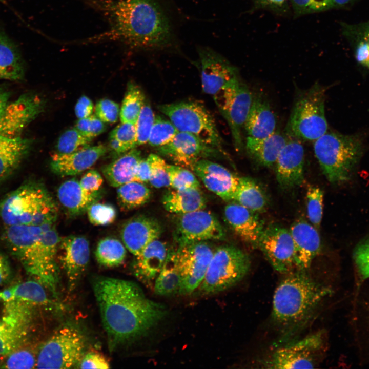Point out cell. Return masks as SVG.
<instances>
[{
    "label": "cell",
    "instance_id": "obj_13",
    "mask_svg": "<svg viewBox=\"0 0 369 369\" xmlns=\"http://www.w3.org/2000/svg\"><path fill=\"white\" fill-rule=\"evenodd\" d=\"M176 257L181 276L179 293L189 294L203 280L214 251L205 241L179 245Z\"/></svg>",
    "mask_w": 369,
    "mask_h": 369
},
{
    "label": "cell",
    "instance_id": "obj_14",
    "mask_svg": "<svg viewBox=\"0 0 369 369\" xmlns=\"http://www.w3.org/2000/svg\"><path fill=\"white\" fill-rule=\"evenodd\" d=\"M4 302L0 318V355H7L23 344L32 319L31 304L16 298Z\"/></svg>",
    "mask_w": 369,
    "mask_h": 369
},
{
    "label": "cell",
    "instance_id": "obj_33",
    "mask_svg": "<svg viewBox=\"0 0 369 369\" xmlns=\"http://www.w3.org/2000/svg\"><path fill=\"white\" fill-rule=\"evenodd\" d=\"M142 158L141 152L133 149L104 167V176L108 183L115 188L133 181L137 167Z\"/></svg>",
    "mask_w": 369,
    "mask_h": 369
},
{
    "label": "cell",
    "instance_id": "obj_52",
    "mask_svg": "<svg viewBox=\"0 0 369 369\" xmlns=\"http://www.w3.org/2000/svg\"><path fill=\"white\" fill-rule=\"evenodd\" d=\"M355 259L362 277L369 278V238L357 247Z\"/></svg>",
    "mask_w": 369,
    "mask_h": 369
},
{
    "label": "cell",
    "instance_id": "obj_3",
    "mask_svg": "<svg viewBox=\"0 0 369 369\" xmlns=\"http://www.w3.org/2000/svg\"><path fill=\"white\" fill-rule=\"evenodd\" d=\"M330 292L313 279L308 270H296L286 274L275 291L271 314L284 337L303 327Z\"/></svg>",
    "mask_w": 369,
    "mask_h": 369
},
{
    "label": "cell",
    "instance_id": "obj_53",
    "mask_svg": "<svg viewBox=\"0 0 369 369\" xmlns=\"http://www.w3.org/2000/svg\"><path fill=\"white\" fill-rule=\"evenodd\" d=\"M295 8L302 12L321 11L333 6L332 0H292Z\"/></svg>",
    "mask_w": 369,
    "mask_h": 369
},
{
    "label": "cell",
    "instance_id": "obj_62",
    "mask_svg": "<svg viewBox=\"0 0 369 369\" xmlns=\"http://www.w3.org/2000/svg\"><path fill=\"white\" fill-rule=\"evenodd\" d=\"M365 39H366L368 42H369V28L368 29V31L367 32L366 36L365 37Z\"/></svg>",
    "mask_w": 369,
    "mask_h": 369
},
{
    "label": "cell",
    "instance_id": "obj_27",
    "mask_svg": "<svg viewBox=\"0 0 369 369\" xmlns=\"http://www.w3.org/2000/svg\"><path fill=\"white\" fill-rule=\"evenodd\" d=\"M277 118L269 101L261 93L253 94L244 129L247 137L262 138L276 131Z\"/></svg>",
    "mask_w": 369,
    "mask_h": 369
},
{
    "label": "cell",
    "instance_id": "obj_32",
    "mask_svg": "<svg viewBox=\"0 0 369 369\" xmlns=\"http://www.w3.org/2000/svg\"><path fill=\"white\" fill-rule=\"evenodd\" d=\"M162 204L168 212L178 215L204 209L206 201L200 188L173 189L163 196Z\"/></svg>",
    "mask_w": 369,
    "mask_h": 369
},
{
    "label": "cell",
    "instance_id": "obj_50",
    "mask_svg": "<svg viewBox=\"0 0 369 369\" xmlns=\"http://www.w3.org/2000/svg\"><path fill=\"white\" fill-rule=\"evenodd\" d=\"M75 128L84 136L93 139L101 134L106 127L102 120L96 115L92 114L89 117L79 119L76 123Z\"/></svg>",
    "mask_w": 369,
    "mask_h": 369
},
{
    "label": "cell",
    "instance_id": "obj_45",
    "mask_svg": "<svg viewBox=\"0 0 369 369\" xmlns=\"http://www.w3.org/2000/svg\"><path fill=\"white\" fill-rule=\"evenodd\" d=\"M150 169V183L156 188L170 186L168 165L158 155L152 153L147 158Z\"/></svg>",
    "mask_w": 369,
    "mask_h": 369
},
{
    "label": "cell",
    "instance_id": "obj_21",
    "mask_svg": "<svg viewBox=\"0 0 369 369\" xmlns=\"http://www.w3.org/2000/svg\"><path fill=\"white\" fill-rule=\"evenodd\" d=\"M58 249L59 259L68 279L69 289L72 291L89 263V243L83 236L70 235L60 238Z\"/></svg>",
    "mask_w": 369,
    "mask_h": 369
},
{
    "label": "cell",
    "instance_id": "obj_25",
    "mask_svg": "<svg viewBox=\"0 0 369 369\" xmlns=\"http://www.w3.org/2000/svg\"><path fill=\"white\" fill-rule=\"evenodd\" d=\"M106 152V147L99 145L69 154L56 153L51 157L50 168L59 176L76 175L91 168Z\"/></svg>",
    "mask_w": 369,
    "mask_h": 369
},
{
    "label": "cell",
    "instance_id": "obj_22",
    "mask_svg": "<svg viewBox=\"0 0 369 369\" xmlns=\"http://www.w3.org/2000/svg\"><path fill=\"white\" fill-rule=\"evenodd\" d=\"M204 186L224 200H232L239 178L223 166L206 159L198 161L192 170Z\"/></svg>",
    "mask_w": 369,
    "mask_h": 369
},
{
    "label": "cell",
    "instance_id": "obj_55",
    "mask_svg": "<svg viewBox=\"0 0 369 369\" xmlns=\"http://www.w3.org/2000/svg\"><path fill=\"white\" fill-rule=\"evenodd\" d=\"M79 182L82 188L87 192L96 193L101 187L103 179L96 170H90L83 176Z\"/></svg>",
    "mask_w": 369,
    "mask_h": 369
},
{
    "label": "cell",
    "instance_id": "obj_5",
    "mask_svg": "<svg viewBox=\"0 0 369 369\" xmlns=\"http://www.w3.org/2000/svg\"><path fill=\"white\" fill-rule=\"evenodd\" d=\"M313 149L327 180L339 183L351 177L361 157L362 144L356 135L327 131L313 141Z\"/></svg>",
    "mask_w": 369,
    "mask_h": 369
},
{
    "label": "cell",
    "instance_id": "obj_63",
    "mask_svg": "<svg viewBox=\"0 0 369 369\" xmlns=\"http://www.w3.org/2000/svg\"><path fill=\"white\" fill-rule=\"evenodd\" d=\"M258 1H259V2H260L262 3H263V4H265V1H266V0H258Z\"/></svg>",
    "mask_w": 369,
    "mask_h": 369
},
{
    "label": "cell",
    "instance_id": "obj_48",
    "mask_svg": "<svg viewBox=\"0 0 369 369\" xmlns=\"http://www.w3.org/2000/svg\"><path fill=\"white\" fill-rule=\"evenodd\" d=\"M110 136L119 141L125 153L137 147L134 124L121 122L112 131Z\"/></svg>",
    "mask_w": 369,
    "mask_h": 369
},
{
    "label": "cell",
    "instance_id": "obj_23",
    "mask_svg": "<svg viewBox=\"0 0 369 369\" xmlns=\"http://www.w3.org/2000/svg\"><path fill=\"white\" fill-rule=\"evenodd\" d=\"M161 232V226L156 219L140 215L123 224L120 236L126 249L136 257L150 243L158 239Z\"/></svg>",
    "mask_w": 369,
    "mask_h": 369
},
{
    "label": "cell",
    "instance_id": "obj_49",
    "mask_svg": "<svg viewBox=\"0 0 369 369\" xmlns=\"http://www.w3.org/2000/svg\"><path fill=\"white\" fill-rule=\"evenodd\" d=\"M36 363L33 353L28 350H15L9 354L3 367L8 368H31Z\"/></svg>",
    "mask_w": 369,
    "mask_h": 369
},
{
    "label": "cell",
    "instance_id": "obj_2",
    "mask_svg": "<svg viewBox=\"0 0 369 369\" xmlns=\"http://www.w3.org/2000/svg\"><path fill=\"white\" fill-rule=\"evenodd\" d=\"M110 22L97 40L118 41L131 47L154 49L172 44L167 16L154 0H114L105 7Z\"/></svg>",
    "mask_w": 369,
    "mask_h": 369
},
{
    "label": "cell",
    "instance_id": "obj_37",
    "mask_svg": "<svg viewBox=\"0 0 369 369\" xmlns=\"http://www.w3.org/2000/svg\"><path fill=\"white\" fill-rule=\"evenodd\" d=\"M151 192L144 183L131 181L117 188V197L119 206L126 210L138 208L150 199Z\"/></svg>",
    "mask_w": 369,
    "mask_h": 369
},
{
    "label": "cell",
    "instance_id": "obj_58",
    "mask_svg": "<svg viewBox=\"0 0 369 369\" xmlns=\"http://www.w3.org/2000/svg\"><path fill=\"white\" fill-rule=\"evenodd\" d=\"M12 275V269L8 258L0 253V286L7 283Z\"/></svg>",
    "mask_w": 369,
    "mask_h": 369
},
{
    "label": "cell",
    "instance_id": "obj_51",
    "mask_svg": "<svg viewBox=\"0 0 369 369\" xmlns=\"http://www.w3.org/2000/svg\"><path fill=\"white\" fill-rule=\"evenodd\" d=\"M95 112V115L104 122L114 123L118 120L120 109L116 102L105 98L97 102Z\"/></svg>",
    "mask_w": 369,
    "mask_h": 369
},
{
    "label": "cell",
    "instance_id": "obj_56",
    "mask_svg": "<svg viewBox=\"0 0 369 369\" xmlns=\"http://www.w3.org/2000/svg\"><path fill=\"white\" fill-rule=\"evenodd\" d=\"M94 106L91 100L87 96H81L75 106V114L78 119L84 118L91 115Z\"/></svg>",
    "mask_w": 369,
    "mask_h": 369
},
{
    "label": "cell",
    "instance_id": "obj_61",
    "mask_svg": "<svg viewBox=\"0 0 369 369\" xmlns=\"http://www.w3.org/2000/svg\"><path fill=\"white\" fill-rule=\"evenodd\" d=\"M352 0H332L333 6H343L348 3Z\"/></svg>",
    "mask_w": 369,
    "mask_h": 369
},
{
    "label": "cell",
    "instance_id": "obj_34",
    "mask_svg": "<svg viewBox=\"0 0 369 369\" xmlns=\"http://www.w3.org/2000/svg\"><path fill=\"white\" fill-rule=\"evenodd\" d=\"M24 75V63L15 45L0 32V80L17 81Z\"/></svg>",
    "mask_w": 369,
    "mask_h": 369
},
{
    "label": "cell",
    "instance_id": "obj_16",
    "mask_svg": "<svg viewBox=\"0 0 369 369\" xmlns=\"http://www.w3.org/2000/svg\"><path fill=\"white\" fill-rule=\"evenodd\" d=\"M175 234L178 246L195 242L223 240L226 235L217 218L204 209L179 215Z\"/></svg>",
    "mask_w": 369,
    "mask_h": 369
},
{
    "label": "cell",
    "instance_id": "obj_20",
    "mask_svg": "<svg viewBox=\"0 0 369 369\" xmlns=\"http://www.w3.org/2000/svg\"><path fill=\"white\" fill-rule=\"evenodd\" d=\"M302 142L289 137L275 163L277 181L283 189L299 186L304 179V150Z\"/></svg>",
    "mask_w": 369,
    "mask_h": 369
},
{
    "label": "cell",
    "instance_id": "obj_7",
    "mask_svg": "<svg viewBox=\"0 0 369 369\" xmlns=\"http://www.w3.org/2000/svg\"><path fill=\"white\" fill-rule=\"evenodd\" d=\"M249 256L233 245H223L214 252L200 291L205 294L217 293L233 286L248 273Z\"/></svg>",
    "mask_w": 369,
    "mask_h": 369
},
{
    "label": "cell",
    "instance_id": "obj_46",
    "mask_svg": "<svg viewBox=\"0 0 369 369\" xmlns=\"http://www.w3.org/2000/svg\"><path fill=\"white\" fill-rule=\"evenodd\" d=\"M155 118V115L150 105L145 102L135 124L137 146L148 142Z\"/></svg>",
    "mask_w": 369,
    "mask_h": 369
},
{
    "label": "cell",
    "instance_id": "obj_30",
    "mask_svg": "<svg viewBox=\"0 0 369 369\" xmlns=\"http://www.w3.org/2000/svg\"><path fill=\"white\" fill-rule=\"evenodd\" d=\"M57 196L62 206L73 215L87 211L88 207L100 197L98 192H87L75 178L69 179L60 184L57 190Z\"/></svg>",
    "mask_w": 369,
    "mask_h": 369
},
{
    "label": "cell",
    "instance_id": "obj_24",
    "mask_svg": "<svg viewBox=\"0 0 369 369\" xmlns=\"http://www.w3.org/2000/svg\"><path fill=\"white\" fill-rule=\"evenodd\" d=\"M289 231L294 245L297 270H308L321 249L317 229L305 220L299 219L291 225Z\"/></svg>",
    "mask_w": 369,
    "mask_h": 369
},
{
    "label": "cell",
    "instance_id": "obj_11",
    "mask_svg": "<svg viewBox=\"0 0 369 369\" xmlns=\"http://www.w3.org/2000/svg\"><path fill=\"white\" fill-rule=\"evenodd\" d=\"M322 332H316L275 350L263 363L269 368L316 367L323 347Z\"/></svg>",
    "mask_w": 369,
    "mask_h": 369
},
{
    "label": "cell",
    "instance_id": "obj_15",
    "mask_svg": "<svg viewBox=\"0 0 369 369\" xmlns=\"http://www.w3.org/2000/svg\"><path fill=\"white\" fill-rule=\"evenodd\" d=\"M258 247L277 272L286 274L297 270L294 245L289 230L277 225L265 228Z\"/></svg>",
    "mask_w": 369,
    "mask_h": 369
},
{
    "label": "cell",
    "instance_id": "obj_60",
    "mask_svg": "<svg viewBox=\"0 0 369 369\" xmlns=\"http://www.w3.org/2000/svg\"><path fill=\"white\" fill-rule=\"evenodd\" d=\"M9 96L7 91L0 88V117L3 115L9 104Z\"/></svg>",
    "mask_w": 369,
    "mask_h": 369
},
{
    "label": "cell",
    "instance_id": "obj_43",
    "mask_svg": "<svg viewBox=\"0 0 369 369\" xmlns=\"http://www.w3.org/2000/svg\"><path fill=\"white\" fill-rule=\"evenodd\" d=\"M306 201L309 220L318 229L323 214V193L322 190L317 186H309L306 192Z\"/></svg>",
    "mask_w": 369,
    "mask_h": 369
},
{
    "label": "cell",
    "instance_id": "obj_12",
    "mask_svg": "<svg viewBox=\"0 0 369 369\" xmlns=\"http://www.w3.org/2000/svg\"><path fill=\"white\" fill-rule=\"evenodd\" d=\"M41 226L42 232L33 252L34 276L56 297L59 272L56 256L61 237L57 232L55 223Z\"/></svg>",
    "mask_w": 369,
    "mask_h": 369
},
{
    "label": "cell",
    "instance_id": "obj_4",
    "mask_svg": "<svg viewBox=\"0 0 369 369\" xmlns=\"http://www.w3.org/2000/svg\"><path fill=\"white\" fill-rule=\"evenodd\" d=\"M57 207L41 185L27 183L0 201V218L6 227L55 223Z\"/></svg>",
    "mask_w": 369,
    "mask_h": 369
},
{
    "label": "cell",
    "instance_id": "obj_54",
    "mask_svg": "<svg viewBox=\"0 0 369 369\" xmlns=\"http://www.w3.org/2000/svg\"><path fill=\"white\" fill-rule=\"evenodd\" d=\"M78 365L80 368L107 369L110 367L106 358L101 354L94 352L84 354Z\"/></svg>",
    "mask_w": 369,
    "mask_h": 369
},
{
    "label": "cell",
    "instance_id": "obj_42",
    "mask_svg": "<svg viewBox=\"0 0 369 369\" xmlns=\"http://www.w3.org/2000/svg\"><path fill=\"white\" fill-rule=\"evenodd\" d=\"M92 140L84 136L75 128L68 129L58 139L56 146L57 153L69 154L77 151L89 146Z\"/></svg>",
    "mask_w": 369,
    "mask_h": 369
},
{
    "label": "cell",
    "instance_id": "obj_8",
    "mask_svg": "<svg viewBox=\"0 0 369 369\" xmlns=\"http://www.w3.org/2000/svg\"><path fill=\"white\" fill-rule=\"evenodd\" d=\"M179 132L195 135L206 144L222 151V139L215 120L201 104L181 101L158 105Z\"/></svg>",
    "mask_w": 369,
    "mask_h": 369
},
{
    "label": "cell",
    "instance_id": "obj_39",
    "mask_svg": "<svg viewBox=\"0 0 369 369\" xmlns=\"http://www.w3.org/2000/svg\"><path fill=\"white\" fill-rule=\"evenodd\" d=\"M145 103L142 90L135 84L129 83L120 109L121 122L135 124Z\"/></svg>",
    "mask_w": 369,
    "mask_h": 369
},
{
    "label": "cell",
    "instance_id": "obj_28",
    "mask_svg": "<svg viewBox=\"0 0 369 369\" xmlns=\"http://www.w3.org/2000/svg\"><path fill=\"white\" fill-rule=\"evenodd\" d=\"M166 244L156 239L137 256L133 266L135 275L144 283H152L159 273L168 254Z\"/></svg>",
    "mask_w": 369,
    "mask_h": 369
},
{
    "label": "cell",
    "instance_id": "obj_26",
    "mask_svg": "<svg viewBox=\"0 0 369 369\" xmlns=\"http://www.w3.org/2000/svg\"><path fill=\"white\" fill-rule=\"evenodd\" d=\"M255 213L234 202L225 206L224 217L231 229L242 240L258 247L265 228Z\"/></svg>",
    "mask_w": 369,
    "mask_h": 369
},
{
    "label": "cell",
    "instance_id": "obj_38",
    "mask_svg": "<svg viewBox=\"0 0 369 369\" xmlns=\"http://www.w3.org/2000/svg\"><path fill=\"white\" fill-rule=\"evenodd\" d=\"M97 262L106 267L118 266L125 261L126 248L120 240L113 237H106L98 243L95 250Z\"/></svg>",
    "mask_w": 369,
    "mask_h": 369
},
{
    "label": "cell",
    "instance_id": "obj_19",
    "mask_svg": "<svg viewBox=\"0 0 369 369\" xmlns=\"http://www.w3.org/2000/svg\"><path fill=\"white\" fill-rule=\"evenodd\" d=\"M157 150L177 165L192 170L199 160L222 152L206 144L195 135L182 132H178L170 142L157 148Z\"/></svg>",
    "mask_w": 369,
    "mask_h": 369
},
{
    "label": "cell",
    "instance_id": "obj_1",
    "mask_svg": "<svg viewBox=\"0 0 369 369\" xmlns=\"http://www.w3.org/2000/svg\"><path fill=\"white\" fill-rule=\"evenodd\" d=\"M93 288L111 350L144 335L167 315L164 305L148 298L132 281L102 277Z\"/></svg>",
    "mask_w": 369,
    "mask_h": 369
},
{
    "label": "cell",
    "instance_id": "obj_40",
    "mask_svg": "<svg viewBox=\"0 0 369 369\" xmlns=\"http://www.w3.org/2000/svg\"><path fill=\"white\" fill-rule=\"evenodd\" d=\"M43 286L39 281L30 280L11 288L14 298L20 299L32 306H54L55 304L49 299Z\"/></svg>",
    "mask_w": 369,
    "mask_h": 369
},
{
    "label": "cell",
    "instance_id": "obj_57",
    "mask_svg": "<svg viewBox=\"0 0 369 369\" xmlns=\"http://www.w3.org/2000/svg\"><path fill=\"white\" fill-rule=\"evenodd\" d=\"M355 56L359 63L369 68V42L366 39L358 44Z\"/></svg>",
    "mask_w": 369,
    "mask_h": 369
},
{
    "label": "cell",
    "instance_id": "obj_44",
    "mask_svg": "<svg viewBox=\"0 0 369 369\" xmlns=\"http://www.w3.org/2000/svg\"><path fill=\"white\" fill-rule=\"evenodd\" d=\"M170 186L173 189L200 188V182L189 170L179 165H168Z\"/></svg>",
    "mask_w": 369,
    "mask_h": 369
},
{
    "label": "cell",
    "instance_id": "obj_10",
    "mask_svg": "<svg viewBox=\"0 0 369 369\" xmlns=\"http://www.w3.org/2000/svg\"><path fill=\"white\" fill-rule=\"evenodd\" d=\"M253 94L247 85L238 77L213 96L221 115L227 121L237 151L244 147L242 129L249 114Z\"/></svg>",
    "mask_w": 369,
    "mask_h": 369
},
{
    "label": "cell",
    "instance_id": "obj_47",
    "mask_svg": "<svg viewBox=\"0 0 369 369\" xmlns=\"http://www.w3.org/2000/svg\"><path fill=\"white\" fill-rule=\"evenodd\" d=\"M87 212L90 222L95 225L109 224L116 216V211L113 206L97 201L88 207Z\"/></svg>",
    "mask_w": 369,
    "mask_h": 369
},
{
    "label": "cell",
    "instance_id": "obj_35",
    "mask_svg": "<svg viewBox=\"0 0 369 369\" xmlns=\"http://www.w3.org/2000/svg\"><path fill=\"white\" fill-rule=\"evenodd\" d=\"M232 200L256 213L264 210L268 203L262 189L249 177H240Z\"/></svg>",
    "mask_w": 369,
    "mask_h": 369
},
{
    "label": "cell",
    "instance_id": "obj_59",
    "mask_svg": "<svg viewBox=\"0 0 369 369\" xmlns=\"http://www.w3.org/2000/svg\"><path fill=\"white\" fill-rule=\"evenodd\" d=\"M150 169L147 158H142L138 164L133 181L142 183L149 181Z\"/></svg>",
    "mask_w": 369,
    "mask_h": 369
},
{
    "label": "cell",
    "instance_id": "obj_29",
    "mask_svg": "<svg viewBox=\"0 0 369 369\" xmlns=\"http://www.w3.org/2000/svg\"><path fill=\"white\" fill-rule=\"evenodd\" d=\"M288 138L285 133L276 130L262 138L247 137L245 148L250 157L258 165L270 167L275 165Z\"/></svg>",
    "mask_w": 369,
    "mask_h": 369
},
{
    "label": "cell",
    "instance_id": "obj_6",
    "mask_svg": "<svg viewBox=\"0 0 369 369\" xmlns=\"http://www.w3.org/2000/svg\"><path fill=\"white\" fill-rule=\"evenodd\" d=\"M328 129L325 113V91L318 83L297 97L287 123L285 134L301 141H314Z\"/></svg>",
    "mask_w": 369,
    "mask_h": 369
},
{
    "label": "cell",
    "instance_id": "obj_18",
    "mask_svg": "<svg viewBox=\"0 0 369 369\" xmlns=\"http://www.w3.org/2000/svg\"><path fill=\"white\" fill-rule=\"evenodd\" d=\"M203 91L212 96L239 77L237 70L218 53L207 47L198 49Z\"/></svg>",
    "mask_w": 369,
    "mask_h": 369
},
{
    "label": "cell",
    "instance_id": "obj_9",
    "mask_svg": "<svg viewBox=\"0 0 369 369\" xmlns=\"http://www.w3.org/2000/svg\"><path fill=\"white\" fill-rule=\"evenodd\" d=\"M85 346V338L78 329L70 324L63 325L41 347L36 367L69 368L78 365Z\"/></svg>",
    "mask_w": 369,
    "mask_h": 369
},
{
    "label": "cell",
    "instance_id": "obj_41",
    "mask_svg": "<svg viewBox=\"0 0 369 369\" xmlns=\"http://www.w3.org/2000/svg\"><path fill=\"white\" fill-rule=\"evenodd\" d=\"M179 131L170 120L155 115L148 144L156 148L170 142Z\"/></svg>",
    "mask_w": 369,
    "mask_h": 369
},
{
    "label": "cell",
    "instance_id": "obj_36",
    "mask_svg": "<svg viewBox=\"0 0 369 369\" xmlns=\"http://www.w3.org/2000/svg\"><path fill=\"white\" fill-rule=\"evenodd\" d=\"M181 276L175 251L169 250L165 262L154 283L155 293L160 296H169L179 293Z\"/></svg>",
    "mask_w": 369,
    "mask_h": 369
},
{
    "label": "cell",
    "instance_id": "obj_31",
    "mask_svg": "<svg viewBox=\"0 0 369 369\" xmlns=\"http://www.w3.org/2000/svg\"><path fill=\"white\" fill-rule=\"evenodd\" d=\"M31 141L20 136L0 138V182L18 167L30 148Z\"/></svg>",
    "mask_w": 369,
    "mask_h": 369
},
{
    "label": "cell",
    "instance_id": "obj_17",
    "mask_svg": "<svg viewBox=\"0 0 369 369\" xmlns=\"http://www.w3.org/2000/svg\"><path fill=\"white\" fill-rule=\"evenodd\" d=\"M45 101L37 94L26 93L9 103L0 117V138L20 136L44 110Z\"/></svg>",
    "mask_w": 369,
    "mask_h": 369
}]
</instances>
